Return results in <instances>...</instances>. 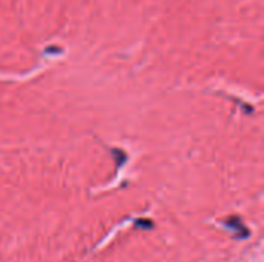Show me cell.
<instances>
[{
	"label": "cell",
	"mask_w": 264,
	"mask_h": 262,
	"mask_svg": "<svg viewBox=\"0 0 264 262\" xmlns=\"http://www.w3.org/2000/svg\"><path fill=\"white\" fill-rule=\"evenodd\" d=\"M225 225H227L229 228H233L238 237H247V234H249L247 228L242 225L241 219H239V217H236V216L229 217V219L225 220Z\"/></svg>",
	"instance_id": "6da1fadb"
}]
</instances>
